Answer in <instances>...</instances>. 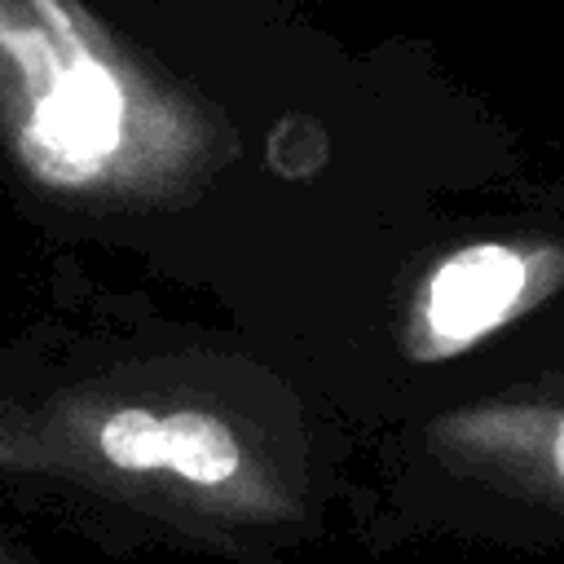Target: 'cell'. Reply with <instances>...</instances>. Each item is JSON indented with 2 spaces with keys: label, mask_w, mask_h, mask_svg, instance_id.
<instances>
[{
  "label": "cell",
  "mask_w": 564,
  "mask_h": 564,
  "mask_svg": "<svg viewBox=\"0 0 564 564\" xmlns=\"http://www.w3.org/2000/svg\"><path fill=\"white\" fill-rule=\"evenodd\" d=\"M0 502L101 542L238 546L304 511L251 370L53 304L0 339Z\"/></svg>",
  "instance_id": "obj_1"
},
{
  "label": "cell",
  "mask_w": 564,
  "mask_h": 564,
  "mask_svg": "<svg viewBox=\"0 0 564 564\" xmlns=\"http://www.w3.org/2000/svg\"><path fill=\"white\" fill-rule=\"evenodd\" d=\"M234 137L110 0H0V189L48 238H128L189 212Z\"/></svg>",
  "instance_id": "obj_2"
},
{
  "label": "cell",
  "mask_w": 564,
  "mask_h": 564,
  "mask_svg": "<svg viewBox=\"0 0 564 564\" xmlns=\"http://www.w3.org/2000/svg\"><path fill=\"white\" fill-rule=\"evenodd\" d=\"M564 286L560 238H476L427 264L419 278L401 348L410 361H449L494 330L533 313Z\"/></svg>",
  "instance_id": "obj_3"
},
{
  "label": "cell",
  "mask_w": 564,
  "mask_h": 564,
  "mask_svg": "<svg viewBox=\"0 0 564 564\" xmlns=\"http://www.w3.org/2000/svg\"><path fill=\"white\" fill-rule=\"evenodd\" d=\"M427 449L458 476L564 511V397H489L427 423Z\"/></svg>",
  "instance_id": "obj_4"
},
{
  "label": "cell",
  "mask_w": 564,
  "mask_h": 564,
  "mask_svg": "<svg viewBox=\"0 0 564 564\" xmlns=\"http://www.w3.org/2000/svg\"><path fill=\"white\" fill-rule=\"evenodd\" d=\"M0 564H48V560L35 555V546H26V538L13 529V520L4 516V502H0Z\"/></svg>",
  "instance_id": "obj_5"
}]
</instances>
